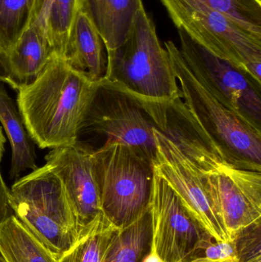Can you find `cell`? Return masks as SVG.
I'll list each match as a JSON object with an SVG mask.
<instances>
[{
  "label": "cell",
  "instance_id": "1",
  "mask_svg": "<svg viewBox=\"0 0 261 262\" xmlns=\"http://www.w3.org/2000/svg\"><path fill=\"white\" fill-rule=\"evenodd\" d=\"M98 82L53 56L32 82L18 88L17 105L34 143L41 149L76 144Z\"/></svg>",
  "mask_w": 261,
  "mask_h": 262
},
{
  "label": "cell",
  "instance_id": "2",
  "mask_svg": "<svg viewBox=\"0 0 261 262\" xmlns=\"http://www.w3.org/2000/svg\"><path fill=\"white\" fill-rule=\"evenodd\" d=\"M107 57L104 80L149 107L167 106L180 97L168 52L145 8L125 41Z\"/></svg>",
  "mask_w": 261,
  "mask_h": 262
},
{
  "label": "cell",
  "instance_id": "3",
  "mask_svg": "<svg viewBox=\"0 0 261 262\" xmlns=\"http://www.w3.org/2000/svg\"><path fill=\"white\" fill-rule=\"evenodd\" d=\"M180 98L190 113L217 142L228 161L239 169L261 172V128L225 107L196 76L179 48L167 41Z\"/></svg>",
  "mask_w": 261,
  "mask_h": 262
},
{
  "label": "cell",
  "instance_id": "4",
  "mask_svg": "<svg viewBox=\"0 0 261 262\" xmlns=\"http://www.w3.org/2000/svg\"><path fill=\"white\" fill-rule=\"evenodd\" d=\"M92 157L103 215L118 230L125 229L151 206L153 161L118 143L93 151Z\"/></svg>",
  "mask_w": 261,
  "mask_h": 262
},
{
  "label": "cell",
  "instance_id": "5",
  "mask_svg": "<svg viewBox=\"0 0 261 262\" xmlns=\"http://www.w3.org/2000/svg\"><path fill=\"white\" fill-rule=\"evenodd\" d=\"M13 214L58 259L78 240L76 222L60 179L44 165L12 185Z\"/></svg>",
  "mask_w": 261,
  "mask_h": 262
},
{
  "label": "cell",
  "instance_id": "6",
  "mask_svg": "<svg viewBox=\"0 0 261 262\" xmlns=\"http://www.w3.org/2000/svg\"><path fill=\"white\" fill-rule=\"evenodd\" d=\"M154 128L157 127L150 107L103 79L97 86L79 136L92 137L90 143L84 145L92 151L118 143L154 162Z\"/></svg>",
  "mask_w": 261,
  "mask_h": 262
},
{
  "label": "cell",
  "instance_id": "7",
  "mask_svg": "<svg viewBox=\"0 0 261 262\" xmlns=\"http://www.w3.org/2000/svg\"><path fill=\"white\" fill-rule=\"evenodd\" d=\"M177 29L261 84V39L221 12L188 0H160Z\"/></svg>",
  "mask_w": 261,
  "mask_h": 262
},
{
  "label": "cell",
  "instance_id": "8",
  "mask_svg": "<svg viewBox=\"0 0 261 262\" xmlns=\"http://www.w3.org/2000/svg\"><path fill=\"white\" fill-rule=\"evenodd\" d=\"M177 29L179 50L192 72L225 107L261 128V84L232 63L207 50L183 29Z\"/></svg>",
  "mask_w": 261,
  "mask_h": 262
},
{
  "label": "cell",
  "instance_id": "9",
  "mask_svg": "<svg viewBox=\"0 0 261 262\" xmlns=\"http://www.w3.org/2000/svg\"><path fill=\"white\" fill-rule=\"evenodd\" d=\"M150 207L153 254L159 261L191 262L200 258L205 245L213 237L188 212L173 189L156 172Z\"/></svg>",
  "mask_w": 261,
  "mask_h": 262
},
{
  "label": "cell",
  "instance_id": "10",
  "mask_svg": "<svg viewBox=\"0 0 261 262\" xmlns=\"http://www.w3.org/2000/svg\"><path fill=\"white\" fill-rule=\"evenodd\" d=\"M156 152L154 171L176 194L184 207L217 241H231L215 210L196 166L163 133L153 129Z\"/></svg>",
  "mask_w": 261,
  "mask_h": 262
},
{
  "label": "cell",
  "instance_id": "11",
  "mask_svg": "<svg viewBox=\"0 0 261 262\" xmlns=\"http://www.w3.org/2000/svg\"><path fill=\"white\" fill-rule=\"evenodd\" d=\"M92 152L77 143L54 148L44 157L45 165L62 183L76 222L78 239L103 214Z\"/></svg>",
  "mask_w": 261,
  "mask_h": 262
},
{
  "label": "cell",
  "instance_id": "12",
  "mask_svg": "<svg viewBox=\"0 0 261 262\" xmlns=\"http://www.w3.org/2000/svg\"><path fill=\"white\" fill-rule=\"evenodd\" d=\"M201 177L231 238L241 229L261 222L260 172L232 168Z\"/></svg>",
  "mask_w": 261,
  "mask_h": 262
},
{
  "label": "cell",
  "instance_id": "13",
  "mask_svg": "<svg viewBox=\"0 0 261 262\" xmlns=\"http://www.w3.org/2000/svg\"><path fill=\"white\" fill-rule=\"evenodd\" d=\"M62 59L91 81L104 79L107 72V50L101 35L87 15L79 10Z\"/></svg>",
  "mask_w": 261,
  "mask_h": 262
},
{
  "label": "cell",
  "instance_id": "14",
  "mask_svg": "<svg viewBox=\"0 0 261 262\" xmlns=\"http://www.w3.org/2000/svg\"><path fill=\"white\" fill-rule=\"evenodd\" d=\"M142 0H81V9L101 35L107 52L119 47L131 32Z\"/></svg>",
  "mask_w": 261,
  "mask_h": 262
},
{
  "label": "cell",
  "instance_id": "15",
  "mask_svg": "<svg viewBox=\"0 0 261 262\" xmlns=\"http://www.w3.org/2000/svg\"><path fill=\"white\" fill-rule=\"evenodd\" d=\"M7 56L15 90L32 82L53 57L44 29L32 23Z\"/></svg>",
  "mask_w": 261,
  "mask_h": 262
},
{
  "label": "cell",
  "instance_id": "16",
  "mask_svg": "<svg viewBox=\"0 0 261 262\" xmlns=\"http://www.w3.org/2000/svg\"><path fill=\"white\" fill-rule=\"evenodd\" d=\"M0 122L12 147L11 180H16L28 169H36L35 143L29 135L17 103L0 82Z\"/></svg>",
  "mask_w": 261,
  "mask_h": 262
},
{
  "label": "cell",
  "instance_id": "17",
  "mask_svg": "<svg viewBox=\"0 0 261 262\" xmlns=\"http://www.w3.org/2000/svg\"><path fill=\"white\" fill-rule=\"evenodd\" d=\"M153 253L151 207L125 229H116L101 262H147Z\"/></svg>",
  "mask_w": 261,
  "mask_h": 262
},
{
  "label": "cell",
  "instance_id": "18",
  "mask_svg": "<svg viewBox=\"0 0 261 262\" xmlns=\"http://www.w3.org/2000/svg\"><path fill=\"white\" fill-rule=\"evenodd\" d=\"M3 262H57V258L14 214L0 224Z\"/></svg>",
  "mask_w": 261,
  "mask_h": 262
},
{
  "label": "cell",
  "instance_id": "19",
  "mask_svg": "<svg viewBox=\"0 0 261 262\" xmlns=\"http://www.w3.org/2000/svg\"><path fill=\"white\" fill-rule=\"evenodd\" d=\"M39 0H0V50L8 55L33 23Z\"/></svg>",
  "mask_w": 261,
  "mask_h": 262
},
{
  "label": "cell",
  "instance_id": "20",
  "mask_svg": "<svg viewBox=\"0 0 261 262\" xmlns=\"http://www.w3.org/2000/svg\"><path fill=\"white\" fill-rule=\"evenodd\" d=\"M81 9V0H52L44 27L53 56L63 58L70 31Z\"/></svg>",
  "mask_w": 261,
  "mask_h": 262
},
{
  "label": "cell",
  "instance_id": "21",
  "mask_svg": "<svg viewBox=\"0 0 261 262\" xmlns=\"http://www.w3.org/2000/svg\"><path fill=\"white\" fill-rule=\"evenodd\" d=\"M117 229L101 215L91 229L57 262H101Z\"/></svg>",
  "mask_w": 261,
  "mask_h": 262
},
{
  "label": "cell",
  "instance_id": "22",
  "mask_svg": "<svg viewBox=\"0 0 261 262\" xmlns=\"http://www.w3.org/2000/svg\"><path fill=\"white\" fill-rule=\"evenodd\" d=\"M205 5L226 15L261 39V0H188Z\"/></svg>",
  "mask_w": 261,
  "mask_h": 262
},
{
  "label": "cell",
  "instance_id": "23",
  "mask_svg": "<svg viewBox=\"0 0 261 262\" xmlns=\"http://www.w3.org/2000/svg\"><path fill=\"white\" fill-rule=\"evenodd\" d=\"M261 222L251 225L233 235L237 262H261Z\"/></svg>",
  "mask_w": 261,
  "mask_h": 262
},
{
  "label": "cell",
  "instance_id": "24",
  "mask_svg": "<svg viewBox=\"0 0 261 262\" xmlns=\"http://www.w3.org/2000/svg\"><path fill=\"white\" fill-rule=\"evenodd\" d=\"M200 258L211 260H236L232 240L222 242L217 241L214 238H210L205 245Z\"/></svg>",
  "mask_w": 261,
  "mask_h": 262
},
{
  "label": "cell",
  "instance_id": "25",
  "mask_svg": "<svg viewBox=\"0 0 261 262\" xmlns=\"http://www.w3.org/2000/svg\"><path fill=\"white\" fill-rule=\"evenodd\" d=\"M10 189L7 187L0 170V224L13 214L9 202Z\"/></svg>",
  "mask_w": 261,
  "mask_h": 262
},
{
  "label": "cell",
  "instance_id": "26",
  "mask_svg": "<svg viewBox=\"0 0 261 262\" xmlns=\"http://www.w3.org/2000/svg\"><path fill=\"white\" fill-rule=\"evenodd\" d=\"M0 82L7 83L15 89V84L12 79L8 56L0 50Z\"/></svg>",
  "mask_w": 261,
  "mask_h": 262
},
{
  "label": "cell",
  "instance_id": "27",
  "mask_svg": "<svg viewBox=\"0 0 261 262\" xmlns=\"http://www.w3.org/2000/svg\"><path fill=\"white\" fill-rule=\"evenodd\" d=\"M52 1V0H39L38 12H37L36 17H35V20L32 23H35V24L38 25V26L45 29V27H44V18H45L46 13H47L48 9H49Z\"/></svg>",
  "mask_w": 261,
  "mask_h": 262
},
{
  "label": "cell",
  "instance_id": "28",
  "mask_svg": "<svg viewBox=\"0 0 261 262\" xmlns=\"http://www.w3.org/2000/svg\"><path fill=\"white\" fill-rule=\"evenodd\" d=\"M5 143H6V138H5L3 130L0 127V162H1L2 158H3V152L5 150Z\"/></svg>",
  "mask_w": 261,
  "mask_h": 262
},
{
  "label": "cell",
  "instance_id": "29",
  "mask_svg": "<svg viewBox=\"0 0 261 262\" xmlns=\"http://www.w3.org/2000/svg\"><path fill=\"white\" fill-rule=\"evenodd\" d=\"M191 262H237V261L235 259L211 260L208 259V258H199L193 260Z\"/></svg>",
  "mask_w": 261,
  "mask_h": 262
},
{
  "label": "cell",
  "instance_id": "30",
  "mask_svg": "<svg viewBox=\"0 0 261 262\" xmlns=\"http://www.w3.org/2000/svg\"><path fill=\"white\" fill-rule=\"evenodd\" d=\"M0 262H3V260L1 259V258H0Z\"/></svg>",
  "mask_w": 261,
  "mask_h": 262
}]
</instances>
